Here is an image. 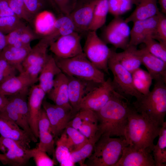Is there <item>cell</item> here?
Returning <instances> with one entry per match:
<instances>
[{
	"instance_id": "obj_1",
	"label": "cell",
	"mask_w": 166,
	"mask_h": 166,
	"mask_svg": "<svg viewBox=\"0 0 166 166\" xmlns=\"http://www.w3.org/2000/svg\"><path fill=\"white\" fill-rule=\"evenodd\" d=\"M131 107L127 98L114 90L108 101L95 112L98 119V131L101 136L124 138Z\"/></svg>"
},
{
	"instance_id": "obj_2",
	"label": "cell",
	"mask_w": 166,
	"mask_h": 166,
	"mask_svg": "<svg viewBox=\"0 0 166 166\" xmlns=\"http://www.w3.org/2000/svg\"><path fill=\"white\" fill-rule=\"evenodd\" d=\"M132 107L128 115L124 138L128 145L136 149H146L152 152L154 141L158 136L161 127Z\"/></svg>"
},
{
	"instance_id": "obj_3",
	"label": "cell",
	"mask_w": 166,
	"mask_h": 166,
	"mask_svg": "<svg viewBox=\"0 0 166 166\" xmlns=\"http://www.w3.org/2000/svg\"><path fill=\"white\" fill-rule=\"evenodd\" d=\"M132 106L137 112L162 126L166 114V83L155 81L152 90L136 99Z\"/></svg>"
},
{
	"instance_id": "obj_4",
	"label": "cell",
	"mask_w": 166,
	"mask_h": 166,
	"mask_svg": "<svg viewBox=\"0 0 166 166\" xmlns=\"http://www.w3.org/2000/svg\"><path fill=\"white\" fill-rule=\"evenodd\" d=\"M53 55L57 66L66 75L97 84H102L105 81L103 72L92 63L83 52L67 58Z\"/></svg>"
},
{
	"instance_id": "obj_5",
	"label": "cell",
	"mask_w": 166,
	"mask_h": 166,
	"mask_svg": "<svg viewBox=\"0 0 166 166\" xmlns=\"http://www.w3.org/2000/svg\"><path fill=\"white\" fill-rule=\"evenodd\" d=\"M128 146L124 138L101 136L87 158L86 166H114L121 157L124 147Z\"/></svg>"
},
{
	"instance_id": "obj_6",
	"label": "cell",
	"mask_w": 166,
	"mask_h": 166,
	"mask_svg": "<svg viewBox=\"0 0 166 166\" xmlns=\"http://www.w3.org/2000/svg\"><path fill=\"white\" fill-rule=\"evenodd\" d=\"M83 52L89 61L100 70L109 74L108 61L112 49L98 36L96 31L87 32Z\"/></svg>"
},
{
	"instance_id": "obj_7",
	"label": "cell",
	"mask_w": 166,
	"mask_h": 166,
	"mask_svg": "<svg viewBox=\"0 0 166 166\" xmlns=\"http://www.w3.org/2000/svg\"><path fill=\"white\" fill-rule=\"evenodd\" d=\"M115 51L112 49L108 61L109 69L113 75L112 82L114 90L126 98L128 97H134L136 99H138L142 95L134 87L132 73L124 67L117 59L115 55Z\"/></svg>"
},
{
	"instance_id": "obj_8",
	"label": "cell",
	"mask_w": 166,
	"mask_h": 166,
	"mask_svg": "<svg viewBox=\"0 0 166 166\" xmlns=\"http://www.w3.org/2000/svg\"><path fill=\"white\" fill-rule=\"evenodd\" d=\"M131 30L128 24L119 16L115 17L104 29L101 39L107 44L115 49H125L129 45Z\"/></svg>"
},
{
	"instance_id": "obj_9",
	"label": "cell",
	"mask_w": 166,
	"mask_h": 166,
	"mask_svg": "<svg viewBox=\"0 0 166 166\" xmlns=\"http://www.w3.org/2000/svg\"><path fill=\"white\" fill-rule=\"evenodd\" d=\"M0 151L4 156L1 162L11 166H23L32 157V149L26 148L16 141L0 137Z\"/></svg>"
},
{
	"instance_id": "obj_10",
	"label": "cell",
	"mask_w": 166,
	"mask_h": 166,
	"mask_svg": "<svg viewBox=\"0 0 166 166\" xmlns=\"http://www.w3.org/2000/svg\"><path fill=\"white\" fill-rule=\"evenodd\" d=\"M49 45L41 38L31 49L22 64L25 71L32 78L38 81L39 75L48 58Z\"/></svg>"
},
{
	"instance_id": "obj_11",
	"label": "cell",
	"mask_w": 166,
	"mask_h": 166,
	"mask_svg": "<svg viewBox=\"0 0 166 166\" xmlns=\"http://www.w3.org/2000/svg\"><path fill=\"white\" fill-rule=\"evenodd\" d=\"M49 120L51 131L54 138L61 135L73 118V110L63 107L52 104L45 98L42 104Z\"/></svg>"
},
{
	"instance_id": "obj_12",
	"label": "cell",
	"mask_w": 166,
	"mask_h": 166,
	"mask_svg": "<svg viewBox=\"0 0 166 166\" xmlns=\"http://www.w3.org/2000/svg\"><path fill=\"white\" fill-rule=\"evenodd\" d=\"M80 34L74 31L59 38L50 44V50L53 55L63 58L73 57L81 53L83 50Z\"/></svg>"
},
{
	"instance_id": "obj_13",
	"label": "cell",
	"mask_w": 166,
	"mask_h": 166,
	"mask_svg": "<svg viewBox=\"0 0 166 166\" xmlns=\"http://www.w3.org/2000/svg\"><path fill=\"white\" fill-rule=\"evenodd\" d=\"M112 81L109 78L88 93L83 98L79 110L88 109L97 112L108 101L114 90Z\"/></svg>"
},
{
	"instance_id": "obj_14",
	"label": "cell",
	"mask_w": 166,
	"mask_h": 166,
	"mask_svg": "<svg viewBox=\"0 0 166 166\" xmlns=\"http://www.w3.org/2000/svg\"><path fill=\"white\" fill-rule=\"evenodd\" d=\"M98 0H78L74 9L69 14L76 32L87 33Z\"/></svg>"
},
{
	"instance_id": "obj_15",
	"label": "cell",
	"mask_w": 166,
	"mask_h": 166,
	"mask_svg": "<svg viewBox=\"0 0 166 166\" xmlns=\"http://www.w3.org/2000/svg\"><path fill=\"white\" fill-rule=\"evenodd\" d=\"M68 126L78 130L88 139L94 137L98 130L96 113L91 110H80L74 116Z\"/></svg>"
},
{
	"instance_id": "obj_16",
	"label": "cell",
	"mask_w": 166,
	"mask_h": 166,
	"mask_svg": "<svg viewBox=\"0 0 166 166\" xmlns=\"http://www.w3.org/2000/svg\"><path fill=\"white\" fill-rule=\"evenodd\" d=\"M68 79V92L69 103L75 115L79 110L83 97L101 84L82 80L66 75Z\"/></svg>"
},
{
	"instance_id": "obj_17",
	"label": "cell",
	"mask_w": 166,
	"mask_h": 166,
	"mask_svg": "<svg viewBox=\"0 0 166 166\" xmlns=\"http://www.w3.org/2000/svg\"><path fill=\"white\" fill-rule=\"evenodd\" d=\"M46 94L38 84H34L30 88L28 95L29 124L33 134L37 139L38 138V121L42 102Z\"/></svg>"
},
{
	"instance_id": "obj_18",
	"label": "cell",
	"mask_w": 166,
	"mask_h": 166,
	"mask_svg": "<svg viewBox=\"0 0 166 166\" xmlns=\"http://www.w3.org/2000/svg\"><path fill=\"white\" fill-rule=\"evenodd\" d=\"M151 152L148 149H137L129 145L126 146L114 166H155Z\"/></svg>"
},
{
	"instance_id": "obj_19",
	"label": "cell",
	"mask_w": 166,
	"mask_h": 166,
	"mask_svg": "<svg viewBox=\"0 0 166 166\" xmlns=\"http://www.w3.org/2000/svg\"><path fill=\"white\" fill-rule=\"evenodd\" d=\"M37 81L25 71L12 77L0 83V94L7 97L22 93L28 94L30 88Z\"/></svg>"
},
{
	"instance_id": "obj_20",
	"label": "cell",
	"mask_w": 166,
	"mask_h": 166,
	"mask_svg": "<svg viewBox=\"0 0 166 166\" xmlns=\"http://www.w3.org/2000/svg\"><path fill=\"white\" fill-rule=\"evenodd\" d=\"M136 53L152 79L166 83V62L151 54L145 47L137 49Z\"/></svg>"
},
{
	"instance_id": "obj_21",
	"label": "cell",
	"mask_w": 166,
	"mask_h": 166,
	"mask_svg": "<svg viewBox=\"0 0 166 166\" xmlns=\"http://www.w3.org/2000/svg\"><path fill=\"white\" fill-rule=\"evenodd\" d=\"M159 14L146 19L133 22V26L130 30L129 45L137 46L143 43L147 36H153L158 22Z\"/></svg>"
},
{
	"instance_id": "obj_22",
	"label": "cell",
	"mask_w": 166,
	"mask_h": 166,
	"mask_svg": "<svg viewBox=\"0 0 166 166\" xmlns=\"http://www.w3.org/2000/svg\"><path fill=\"white\" fill-rule=\"evenodd\" d=\"M47 94L54 104L73 111L69 101L68 78L64 73L61 72L56 76L53 88Z\"/></svg>"
},
{
	"instance_id": "obj_23",
	"label": "cell",
	"mask_w": 166,
	"mask_h": 166,
	"mask_svg": "<svg viewBox=\"0 0 166 166\" xmlns=\"http://www.w3.org/2000/svg\"><path fill=\"white\" fill-rule=\"evenodd\" d=\"M38 128L39 142L38 147L48 155H53L55 158L54 138L51 131L49 120L43 108L39 118Z\"/></svg>"
},
{
	"instance_id": "obj_24",
	"label": "cell",
	"mask_w": 166,
	"mask_h": 166,
	"mask_svg": "<svg viewBox=\"0 0 166 166\" xmlns=\"http://www.w3.org/2000/svg\"><path fill=\"white\" fill-rule=\"evenodd\" d=\"M1 136L16 141L24 147L30 148L31 139L28 133L15 123L0 117Z\"/></svg>"
},
{
	"instance_id": "obj_25",
	"label": "cell",
	"mask_w": 166,
	"mask_h": 166,
	"mask_svg": "<svg viewBox=\"0 0 166 166\" xmlns=\"http://www.w3.org/2000/svg\"><path fill=\"white\" fill-rule=\"evenodd\" d=\"M158 0H136V7L124 20L128 23L142 20L157 15L160 12L158 7Z\"/></svg>"
},
{
	"instance_id": "obj_26",
	"label": "cell",
	"mask_w": 166,
	"mask_h": 166,
	"mask_svg": "<svg viewBox=\"0 0 166 166\" xmlns=\"http://www.w3.org/2000/svg\"><path fill=\"white\" fill-rule=\"evenodd\" d=\"M61 72L57 65L53 55L49 54L38 77V85L46 94L52 88L56 76Z\"/></svg>"
},
{
	"instance_id": "obj_27",
	"label": "cell",
	"mask_w": 166,
	"mask_h": 166,
	"mask_svg": "<svg viewBox=\"0 0 166 166\" xmlns=\"http://www.w3.org/2000/svg\"><path fill=\"white\" fill-rule=\"evenodd\" d=\"M31 48L30 44L21 47L7 45L0 53V56L21 73L24 71L22 64Z\"/></svg>"
},
{
	"instance_id": "obj_28",
	"label": "cell",
	"mask_w": 166,
	"mask_h": 166,
	"mask_svg": "<svg viewBox=\"0 0 166 166\" xmlns=\"http://www.w3.org/2000/svg\"><path fill=\"white\" fill-rule=\"evenodd\" d=\"M76 31L74 24L69 15L61 14L57 19L51 32L42 37L49 45L59 38Z\"/></svg>"
},
{
	"instance_id": "obj_29",
	"label": "cell",
	"mask_w": 166,
	"mask_h": 166,
	"mask_svg": "<svg viewBox=\"0 0 166 166\" xmlns=\"http://www.w3.org/2000/svg\"><path fill=\"white\" fill-rule=\"evenodd\" d=\"M57 18L50 11L44 10L34 18L32 24L34 31L42 38L48 34L52 30Z\"/></svg>"
},
{
	"instance_id": "obj_30",
	"label": "cell",
	"mask_w": 166,
	"mask_h": 166,
	"mask_svg": "<svg viewBox=\"0 0 166 166\" xmlns=\"http://www.w3.org/2000/svg\"><path fill=\"white\" fill-rule=\"evenodd\" d=\"M28 94L22 93L9 96L16 106L24 126L23 130L30 136L32 142L37 141L38 139L33 134L29 124V112L27 96Z\"/></svg>"
},
{
	"instance_id": "obj_31",
	"label": "cell",
	"mask_w": 166,
	"mask_h": 166,
	"mask_svg": "<svg viewBox=\"0 0 166 166\" xmlns=\"http://www.w3.org/2000/svg\"><path fill=\"white\" fill-rule=\"evenodd\" d=\"M136 46L128 45L122 52H115V57L121 65L132 73L140 68L142 63L136 53Z\"/></svg>"
},
{
	"instance_id": "obj_32",
	"label": "cell",
	"mask_w": 166,
	"mask_h": 166,
	"mask_svg": "<svg viewBox=\"0 0 166 166\" xmlns=\"http://www.w3.org/2000/svg\"><path fill=\"white\" fill-rule=\"evenodd\" d=\"M55 149V158L61 166H73L75 164L72 161L70 152L67 144V135L64 131L60 137L57 138Z\"/></svg>"
},
{
	"instance_id": "obj_33",
	"label": "cell",
	"mask_w": 166,
	"mask_h": 166,
	"mask_svg": "<svg viewBox=\"0 0 166 166\" xmlns=\"http://www.w3.org/2000/svg\"><path fill=\"white\" fill-rule=\"evenodd\" d=\"M157 144L152 151L155 166L166 165V122L162 124L159 134Z\"/></svg>"
},
{
	"instance_id": "obj_34",
	"label": "cell",
	"mask_w": 166,
	"mask_h": 166,
	"mask_svg": "<svg viewBox=\"0 0 166 166\" xmlns=\"http://www.w3.org/2000/svg\"><path fill=\"white\" fill-rule=\"evenodd\" d=\"M101 135L98 131L95 136L88 139L87 142L82 147L77 150L70 152V157L73 162L78 163L80 165L86 166L85 160L92 154L96 142L100 137Z\"/></svg>"
},
{
	"instance_id": "obj_35",
	"label": "cell",
	"mask_w": 166,
	"mask_h": 166,
	"mask_svg": "<svg viewBox=\"0 0 166 166\" xmlns=\"http://www.w3.org/2000/svg\"><path fill=\"white\" fill-rule=\"evenodd\" d=\"M109 12L108 0H98L94 9L89 31H96L105 24Z\"/></svg>"
},
{
	"instance_id": "obj_36",
	"label": "cell",
	"mask_w": 166,
	"mask_h": 166,
	"mask_svg": "<svg viewBox=\"0 0 166 166\" xmlns=\"http://www.w3.org/2000/svg\"><path fill=\"white\" fill-rule=\"evenodd\" d=\"M132 75L136 89L142 95L148 93L150 91L153 80L148 72L140 68L133 72Z\"/></svg>"
},
{
	"instance_id": "obj_37",
	"label": "cell",
	"mask_w": 166,
	"mask_h": 166,
	"mask_svg": "<svg viewBox=\"0 0 166 166\" xmlns=\"http://www.w3.org/2000/svg\"><path fill=\"white\" fill-rule=\"evenodd\" d=\"M67 135V144L70 152L82 147L88 139L78 130L67 126L64 130Z\"/></svg>"
},
{
	"instance_id": "obj_38",
	"label": "cell",
	"mask_w": 166,
	"mask_h": 166,
	"mask_svg": "<svg viewBox=\"0 0 166 166\" xmlns=\"http://www.w3.org/2000/svg\"><path fill=\"white\" fill-rule=\"evenodd\" d=\"M143 43L150 53L166 62V45L156 41L150 36L145 38Z\"/></svg>"
},
{
	"instance_id": "obj_39",
	"label": "cell",
	"mask_w": 166,
	"mask_h": 166,
	"mask_svg": "<svg viewBox=\"0 0 166 166\" xmlns=\"http://www.w3.org/2000/svg\"><path fill=\"white\" fill-rule=\"evenodd\" d=\"M25 25L15 15L0 17V31L5 35Z\"/></svg>"
},
{
	"instance_id": "obj_40",
	"label": "cell",
	"mask_w": 166,
	"mask_h": 166,
	"mask_svg": "<svg viewBox=\"0 0 166 166\" xmlns=\"http://www.w3.org/2000/svg\"><path fill=\"white\" fill-rule=\"evenodd\" d=\"M32 157L37 166H53L56 164L47 153L37 147L32 149Z\"/></svg>"
},
{
	"instance_id": "obj_41",
	"label": "cell",
	"mask_w": 166,
	"mask_h": 166,
	"mask_svg": "<svg viewBox=\"0 0 166 166\" xmlns=\"http://www.w3.org/2000/svg\"><path fill=\"white\" fill-rule=\"evenodd\" d=\"M26 7L33 19L38 13L45 10L49 0H23Z\"/></svg>"
},
{
	"instance_id": "obj_42",
	"label": "cell",
	"mask_w": 166,
	"mask_h": 166,
	"mask_svg": "<svg viewBox=\"0 0 166 166\" xmlns=\"http://www.w3.org/2000/svg\"><path fill=\"white\" fill-rule=\"evenodd\" d=\"M159 42L166 45V17L160 12L155 34L152 37Z\"/></svg>"
},
{
	"instance_id": "obj_43",
	"label": "cell",
	"mask_w": 166,
	"mask_h": 166,
	"mask_svg": "<svg viewBox=\"0 0 166 166\" xmlns=\"http://www.w3.org/2000/svg\"><path fill=\"white\" fill-rule=\"evenodd\" d=\"M78 0H53L54 9L61 14L69 15Z\"/></svg>"
},
{
	"instance_id": "obj_44",
	"label": "cell",
	"mask_w": 166,
	"mask_h": 166,
	"mask_svg": "<svg viewBox=\"0 0 166 166\" xmlns=\"http://www.w3.org/2000/svg\"><path fill=\"white\" fill-rule=\"evenodd\" d=\"M18 71L15 67L0 56V83L16 75Z\"/></svg>"
},
{
	"instance_id": "obj_45",
	"label": "cell",
	"mask_w": 166,
	"mask_h": 166,
	"mask_svg": "<svg viewBox=\"0 0 166 166\" xmlns=\"http://www.w3.org/2000/svg\"><path fill=\"white\" fill-rule=\"evenodd\" d=\"M41 38L29 26L26 25L22 28L20 35L19 41L23 45L30 44L33 41Z\"/></svg>"
},
{
	"instance_id": "obj_46",
	"label": "cell",
	"mask_w": 166,
	"mask_h": 166,
	"mask_svg": "<svg viewBox=\"0 0 166 166\" xmlns=\"http://www.w3.org/2000/svg\"><path fill=\"white\" fill-rule=\"evenodd\" d=\"M25 25L6 35L7 45L16 47H21L27 45H23L19 41L20 35L22 28Z\"/></svg>"
},
{
	"instance_id": "obj_47",
	"label": "cell",
	"mask_w": 166,
	"mask_h": 166,
	"mask_svg": "<svg viewBox=\"0 0 166 166\" xmlns=\"http://www.w3.org/2000/svg\"><path fill=\"white\" fill-rule=\"evenodd\" d=\"M14 15L9 6L7 0H0V17Z\"/></svg>"
},
{
	"instance_id": "obj_48",
	"label": "cell",
	"mask_w": 166,
	"mask_h": 166,
	"mask_svg": "<svg viewBox=\"0 0 166 166\" xmlns=\"http://www.w3.org/2000/svg\"><path fill=\"white\" fill-rule=\"evenodd\" d=\"M109 12L115 17L120 15L119 0H108Z\"/></svg>"
},
{
	"instance_id": "obj_49",
	"label": "cell",
	"mask_w": 166,
	"mask_h": 166,
	"mask_svg": "<svg viewBox=\"0 0 166 166\" xmlns=\"http://www.w3.org/2000/svg\"><path fill=\"white\" fill-rule=\"evenodd\" d=\"M119 2L120 15L130 10L133 4L132 0H119Z\"/></svg>"
},
{
	"instance_id": "obj_50",
	"label": "cell",
	"mask_w": 166,
	"mask_h": 166,
	"mask_svg": "<svg viewBox=\"0 0 166 166\" xmlns=\"http://www.w3.org/2000/svg\"><path fill=\"white\" fill-rule=\"evenodd\" d=\"M6 45V35L0 31V54Z\"/></svg>"
},
{
	"instance_id": "obj_51",
	"label": "cell",
	"mask_w": 166,
	"mask_h": 166,
	"mask_svg": "<svg viewBox=\"0 0 166 166\" xmlns=\"http://www.w3.org/2000/svg\"><path fill=\"white\" fill-rule=\"evenodd\" d=\"M8 101L7 97L0 94V111L5 107Z\"/></svg>"
},
{
	"instance_id": "obj_52",
	"label": "cell",
	"mask_w": 166,
	"mask_h": 166,
	"mask_svg": "<svg viewBox=\"0 0 166 166\" xmlns=\"http://www.w3.org/2000/svg\"><path fill=\"white\" fill-rule=\"evenodd\" d=\"M161 10V12L166 15V0H158Z\"/></svg>"
},
{
	"instance_id": "obj_53",
	"label": "cell",
	"mask_w": 166,
	"mask_h": 166,
	"mask_svg": "<svg viewBox=\"0 0 166 166\" xmlns=\"http://www.w3.org/2000/svg\"><path fill=\"white\" fill-rule=\"evenodd\" d=\"M4 156L3 154L0 153V161L2 162L4 160Z\"/></svg>"
},
{
	"instance_id": "obj_54",
	"label": "cell",
	"mask_w": 166,
	"mask_h": 166,
	"mask_svg": "<svg viewBox=\"0 0 166 166\" xmlns=\"http://www.w3.org/2000/svg\"><path fill=\"white\" fill-rule=\"evenodd\" d=\"M51 5L54 9L53 0H49Z\"/></svg>"
},
{
	"instance_id": "obj_55",
	"label": "cell",
	"mask_w": 166,
	"mask_h": 166,
	"mask_svg": "<svg viewBox=\"0 0 166 166\" xmlns=\"http://www.w3.org/2000/svg\"><path fill=\"white\" fill-rule=\"evenodd\" d=\"M133 4H135L136 0H132Z\"/></svg>"
}]
</instances>
